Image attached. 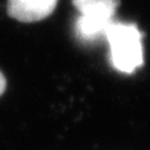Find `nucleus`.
Returning a JSON list of instances; mask_svg holds the SVG:
<instances>
[{
    "label": "nucleus",
    "mask_w": 150,
    "mask_h": 150,
    "mask_svg": "<svg viewBox=\"0 0 150 150\" xmlns=\"http://www.w3.org/2000/svg\"><path fill=\"white\" fill-rule=\"evenodd\" d=\"M104 39L109 44V59L112 67L130 74L143 65L142 33L135 24L112 20L105 30Z\"/></svg>",
    "instance_id": "nucleus-1"
},
{
    "label": "nucleus",
    "mask_w": 150,
    "mask_h": 150,
    "mask_svg": "<svg viewBox=\"0 0 150 150\" xmlns=\"http://www.w3.org/2000/svg\"><path fill=\"white\" fill-rule=\"evenodd\" d=\"M6 90V79L5 76L3 74V72L0 71V96H1Z\"/></svg>",
    "instance_id": "nucleus-4"
},
{
    "label": "nucleus",
    "mask_w": 150,
    "mask_h": 150,
    "mask_svg": "<svg viewBox=\"0 0 150 150\" xmlns=\"http://www.w3.org/2000/svg\"><path fill=\"white\" fill-rule=\"evenodd\" d=\"M72 4L79 12L74 24L77 38L82 43L92 44L104 38L120 0H72Z\"/></svg>",
    "instance_id": "nucleus-2"
},
{
    "label": "nucleus",
    "mask_w": 150,
    "mask_h": 150,
    "mask_svg": "<svg viewBox=\"0 0 150 150\" xmlns=\"http://www.w3.org/2000/svg\"><path fill=\"white\" fill-rule=\"evenodd\" d=\"M58 0H8L7 12L21 23H34L47 18L56 8Z\"/></svg>",
    "instance_id": "nucleus-3"
}]
</instances>
